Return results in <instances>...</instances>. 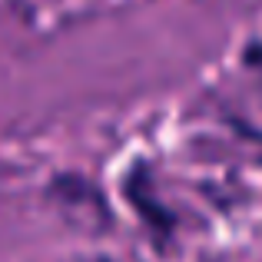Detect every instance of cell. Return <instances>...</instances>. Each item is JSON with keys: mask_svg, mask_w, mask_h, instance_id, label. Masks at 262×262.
<instances>
[{"mask_svg": "<svg viewBox=\"0 0 262 262\" xmlns=\"http://www.w3.org/2000/svg\"><path fill=\"white\" fill-rule=\"evenodd\" d=\"M126 196H129V199H133V203H136V209L143 212V219H146V223L160 226L163 232H166L169 226H173V216H169V212L163 209L160 203L153 206V203H149V199H146V192H143V183H140V169H136V173L126 179Z\"/></svg>", "mask_w": 262, "mask_h": 262, "instance_id": "cell-1", "label": "cell"}, {"mask_svg": "<svg viewBox=\"0 0 262 262\" xmlns=\"http://www.w3.org/2000/svg\"><path fill=\"white\" fill-rule=\"evenodd\" d=\"M246 63H252V67H259V70H262V47L259 43H252L249 50H246Z\"/></svg>", "mask_w": 262, "mask_h": 262, "instance_id": "cell-2", "label": "cell"}]
</instances>
